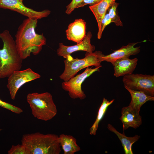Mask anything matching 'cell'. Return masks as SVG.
Masks as SVG:
<instances>
[{
	"instance_id": "obj_1",
	"label": "cell",
	"mask_w": 154,
	"mask_h": 154,
	"mask_svg": "<svg viewBox=\"0 0 154 154\" xmlns=\"http://www.w3.org/2000/svg\"><path fill=\"white\" fill-rule=\"evenodd\" d=\"M37 20L35 19L27 18L17 31L15 41L19 53L23 60L30 56L31 53L38 54L42 46L46 44V39L43 34L36 32Z\"/></svg>"
},
{
	"instance_id": "obj_2",
	"label": "cell",
	"mask_w": 154,
	"mask_h": 154,
	"mask_svg": "<svg viewBox=\"0 0 154 154\" xmlns=\"http://www.w3.org/2000/svg\"><path fill=\"white\" fill-rule=\"evenodd\" d=\"M3 46L0 49V78L8 77L15 71L20 70L23 59L17 50L15 41L8 30L0 33Z\"/></svg>"
},
{
	"instance_id": "obj_3",
	"label": "cell",
	"mask_w": 154,
	"mask_h": 154,
	"mask_svg": "<svg viewBox=\"0 0 154 154\" xmlns=\"http://www.w3.org/2000/svg\"><path fill=\"white\" fill-rule=\"evenodd\" d=\"M21 143L28 154H59L61 151L59 137L56 134L39 132L24 134Z\"/></svg>"
},
{
	"instance_id": "obj_4",
	"label": "cell",
	"mask_w": 154,
	"mask_h": 154,
	"mask_svg": "<svg viewBox=\"0 0 154 154\" xmlns=\"http://www.w3.org/2000/svg\"><path fill=\"white\" fill-rule=\"evenodd\" d=\"M27 100L35 117L47 121L52 119L56 115L57 109L51 94L46 92L29 94Z\"/></svg>"
},
{
	"instance_id": "obj_5",
	"label": "cell",
	"mask_w": 154,
	"mask_h": 154,
	"mask_svg": "<svg viewBox=\"0 0 154 154\" xmlns=\"http://www.w3.org/2000/svg\"><path fill=\"white\" fill-rule=\"evenodd\" d=\"M64 61V69L59 78L65 82L75 76L83 69L91 66L96 67L102 66L98 58V51L91 53L86 52L85 57L82 59L74 58L70 55Z\"/></svg>"
},
{
	"instance_id": "obj_6",
	"label": "cell",
	"mask_w": 154,
	"mask_h": 154,
	"mask_svg": "<svg viewBox=\"0 0 154 154\" xmlns=\"http://www.w3.org/2000/svg\"><path fill=\"white\" fill-rule=\"evenodd\" d=\"M122 81L124 86L130 89L154 96V75L132 74L123 76Z\"/></svg>"
},
{
	"instance_id": "obj_7",
	"label": "cell",
	"mask_w": 154,
	"mask_h": 154,
	"mask_svg": "<svg viewBox=\"0 0 154 154\" xmlns=\"http://www.w3.org/2000/svg\"><path fill=\"white\" fill-rule=\"evenodd\" d=\"M102 66L92 68L89 67L82 73L72 78L66 82L64 81L61 84L63 90L67 92L69 96L72 99L78 98L84 100L86 95L82 89V85L85 80L94 72L99 71Z\"/></svg>"
},
{
	"instance_id": "obj_8",
	"label": "cell",
	"mask_w": 154,
	"mask_h": 154,
	"mask_svg": "<svg viewBox=\"0 0 154 154\" xmlns=\"http://www.w3.org/2000/svg\"><path fill=\"white\" fill-rule=\"evenodd\" d=\"M40 75L30 68L14 72L8 78L7 86L11 98L14 100L19 89L25 83L38 79Z\"/></svg>"
},
{
	"instance_id": "obj_9",
	"label": "cell",
	"mask_w": 154,
	"mask_h": 154,
	"mask_svg": "<svg viewBox=\"0 0 154 154\" xmlns=\"http://www.w3.org/2000/svg\"><path fill=\"white\" fill-rule=\"evenodd\" d=\"M23 0H0V8L8 9L17 12L28 18L37 19L46 17L50 14V11L45 10L37 11L25 6Z\"/></svg>"
},
{
	"instance_id": "obj_10",
	"label": "cell",
	"mask_w": 154,
	"mask_h": 154,
	"mask_svg": "<svg viewBox=\"0 0 154 154\" xmlns=\"http://www.w3.org/2000/svg\"><path fill=\"white\" fill-rule=\"evenodd\" d=\"M144 40L140 42L129 43L125 46H123L120 48L116 50L111 54L104 55L102 52L98 51V55L100 61H103L110 62L112 64L117 60L122 58H129L131 55L138 54L140 51V46L135 47L139 43L146 41Z\"/></svg>"
},
{
	"instance_id": "obj_11",
	"label": "cell",
	"mask_w": 154,
	"mask_h": 154,
	"mask_svg": "<svg viewBox=\"0 0 154 154\" xmlns=\"http://www.w3.org/2000/svg\"><path fill=\"white\" fill-rule=\"evenodd\" d=\"M91 33L88 32L83 40L80 43L72 46H66L62 43L59 44V48L57 50L58 55L62 56L65 59L68 56L75 52L82 50L90 53L93 52L95 49V46L91 44L92 37Z\"/></svg>"
},
{
	"instance_id": "obj_12",
	"label": "cell",
	"mask_w": 154,
	"mask_h": 154,
	"mask_svg": "<svg viewBox=\"0 0 154 154\" xmlns=\"http://www.w3.org/2000/svg\"><path fill=\"white\" fill-rule=\"evenodd\" d=\"M119 119L122 123L124 130L129 127L137 128L142 123V117L139 114V112L129 106L122 108L121 116Z\"/></svg>"
},
{
	"instance_id": "obj_13",
	"label": "cell",
	"mask_w": 154,
	"mask_h": 154,
	"mask_svg": "<svg viewBox=\"0 0 154 154\" xmlns=\"http://www.w3.org/2000/svg\"><path fill=\"white\" fill-rule=\"evenodd\" d=\"M86 23L82 19H76L70 24L66 30L67 38L69 40L81 42L86 36Z\"/></svg>"
},
{
	"instance_id": "obj_14",
	"label": "cell",
	"mask_w": 154,
	"mask_h": 154,
	"mask_svg": "<svg viewBox=\"0 0 154 154\" xmlns=\"http://www.w3.org/2000/svg\"><path fill=\"white\" fill-rule=\"evenodd\" d=\"M138 59L125 58L118 59L112 64L114 70V76L116 77L130 74L133 73L137 64Z\"/></svg>"
},
{
	"instance_id": "obj_15",
	"label": "cell",
	"mask_w": 154,
	"mask_h": 154,
	"mask_svg": "<svg viewBox=\"0 0 154 154\" xmlns=\"http://www.w3.org/2000/svg\"><path fill=\"white\" fill-rule=\"evenodd\" d=\"M116 0H102L98 3L90 6L89 8L94 15L97 21L99 33L102 20L108 9L115 2Z\"/></svg>"
},
{
	"instance_id": "obj_16",
	"label": "cell",
	"mask_w": 154,
	"mask_h": 154,
	"mask_svg": "<svg viewBox=\"0 0 154 154\" xmlns=\"http://www.w3.org/2000/svg\"><path fill=\"white\" fill-rule=\"evenodd\" d=\"M124 87L131 96V100L129 106L139 112L141 106L146 102L154 100V96L148 95L141 91L134 90Z\"/></svg>"
},
{
	"instance_id": "obj_17",
	"label": "cell",
	"mask_w": 154,
	"mask_h": 154,
	"mask_svg": "<svg viewBox=\"0 0 154 154\" xmlns=\"http://www.w3.org/2000/svg\"><path fill=\"white\" fill-rule=\"evenodd\" d=\"M107 128L110 131L117 135L121 143L125 154H133L132 149V145L139 139L140 136L136 135L133 137H127L124 133H121L118 132L110 124L108 125Z\"/></svg>"
},
{
	"instance_id": "obj_18",
	"label": "cell",
	"mask_w": 154,
	"mask_h": 154,
	"mask_svg": "<svg viewBox=\"0 0 154 154\" xmlns=\"http://www.w3.org/2000/svg\"><path fill=\"white\" fill-rule=\"evenodd\" d=\"M60 143L64 154H74L81 150L76 139L70 135L62 134L59 136Z\"/></svg>"
},
{
	"instance_id": "obj_19",
	"label": "cell",
	"mask_w": 154,
	"mask_h": 154,
	"mask_svg": "<svg viewBox=\"0 0 154 154\" xmlns=\"http://www.w3.org/2000/svg\"><path fill=\"white\" fill-rule=\"evenodd\" d=\"M114 100L113 99L109 101L104 98H103L102 102L99 108L96 119L90 129V135H96L100 122L103 118L108 107L114 102Z\"/></svg>"
},
{
	"instance_id": "obj_20",
	"label": "cell",
	"mask_w": 154,
	"mask_h": 154,
	"mask_svg": "<svg viewBox=\"0 0 154 154\" xmlns=\"http://www.w3.org/2000/svg\"><path fill=\"white\" fill-rule=\"evenodd\" d=\"M119 3L116 2L108 9L112 22L114 23L117 26H123V24L118 14L117 9Z\"/></svg>"
},
{
	"instance_id": "obj_21",
	"label": "cell",
	"mask_w": 154,
	"mask_h": 154,
	"mask_svg": "<svg viewBox=\"0 0 154 154\" xmlns=\"http://www.w3.org/2000/svg\"><path fill=\"white\" fill-rule=\"evenodd\" d=\"M111 23V20L107 11L102 20L100 32L97 34V38L98 39L101 38L102 33L106 27Z\"/></svg>"
},
{
	"instance_id": "obj_22",
	"label": "cell",
	"mask_w": 154,
	"mask_h": 154,
	"mask_svg": "<svg viewBox=\"0 0 154 154\" xmlns=\"http://www.w3.org/2000/svg\"><path fill=\"white\" fill-rule=\"evenodd\" d=\"M0 106L17 114L22 113L23 111L21 108L5 102L0 99Z\"/></svg>"
},
{
	"instance_id": "obj_23",
	"label": "cell",
	"mask_w": 154,
	"mask_h": 154,
	"mask_svg": "<svg viewBox=\"0 0 154 154\" xmlns=\"http://www.w3.org/2000/svg\"><path fill=\"white\" fill-rule=\"evenodd\" d=\"M8 154H28L25 147L22 144L13 145L8 151Z\"/></svg>"
},
{
	"instance_id": "obj_24",
	"label": "cell",
	"mask_w": 154,
	"mask_h": 154,
	"mask_svg": "<svg viewBox=\"0 0 154 154\" xmlns=\"http://www.w3.org/2000/svg\"><path fill=\"white\" fill-rule=\"evenodd\" d=\"M83 0H72L66 6L65 13L69 15L76 8L77 6Z\"/></svg>"
},
{
	"instance_id": "obj_25",
	"label": "cell",
	"mask_w": 154,
	"mask_h": 154,
	"mask_svg": "<svg viewBox=\"0 0 154 154\" xmlns=\"http://www.w3.org/2000/svg\"><path fill=\"white\" fill-rule=\"evenodd\" d=\"M101 0H83L77 6L76 8L83 7L87 5L92 6L98 3Z\"/></svg>"
},
{
	"instance_id": "obj_26",
	"label": "cell",
	"mask_w": 154,
	"mask_h": 154,
	"mask_svg": "<svg viewBox=\"0 0 154 154\" xmlns=\"http://www.w3.org/2000/svg\"></svg>"
}]
</instances>
